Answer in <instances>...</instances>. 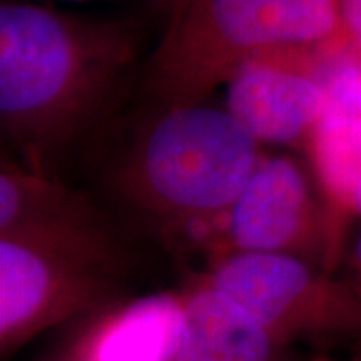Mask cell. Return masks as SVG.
I'll return each mask as SVG.
<instances>
[{"instance_id":"7a4b0ae2","label":"cell","mask_w":361,"mask_h":361,"mask_svg":"<svg viewBox=\"0 0 361 361\" xmlns=\"http://www.w3.org/2000/svg\"><path fill=\"white\" fill-rule=\"evenodd\" d=\"M261 159L259 144L224 107H156L112 184L173 236L209 247L228 229L229 209Z\"/></svg>"},{"instance_id":"277c9868","label":"cell","mask_w":361,"mask_h":361,"mask_svg":"<svg viewBox=\"0 0 361 361\" xmlns=\"http://www.w3.org/2000/svg\"><path fill=\"white\" fill-rule=\"evenodd\" d=\"M128 251L111 223L0 233V350L119 303Z\"/></svg>"},{"instance_id":"8fae6325","label":"cell","mask_w":361,"mask_h":361,"mask_svg":"<svg viewBox=\"0 0 361 361\" xmlns=\"http://www.w3.org/2000/svg\"><path fill=\"white\" fill-rule=\"evenodd\" d=\"M341 12L346 34L361 52V0H343Z\"/></svg>"},{"instance_id":"8992f818","label":"cell","mask_w":361,"mask_h":361,"mask_svg":"<svg viewBox=\"0 0 361 361\" xmlns=\"http://www.w3.org/2000/svg\"><path fill=\"white\" fill-rule=\"evenodd\" d=\"M231 252L288 255L333 269L326 209L295 159L259 161L228 213L224 256Z\"/></svg>"},{"instance_id":"7c38bea8","label":"cell","mask_w":361,"mask_h":361,"mask_svg":"<svg viewBox=\"0 0 361 361\" xmlns=\"http://www.w3.org/2000/svg\"><path fill=\"white\" fill-rule=\"evenodd\" d=\"M345 279L351 288H356L361 284V233L358 239H356L353 251H351L350 263H348V276Z\"/></svg>"},{"instance_id":"4fadbf2b","label":"cell","mask_w":361,"mask_h":361,"mask_svg":"<svg viewBox=\"0 0 361 361\" xmlns=\"http://www.w3.org/2000/svg\"><path fill=\"white\" fill-rule=\"evenodd\" d=\"M353 291L356 293V296H358V298H360V300H361V284H360V286H356V288H353Z\"/></svg>"},{"instance_id":"5b68a950","label":"cell","mask_w":361,"mask_h":361,"mask_svg":"<svg viewBox=\"0 0 361 361\" xmlns=\"http://www.w3.org/2000/svg\"><path fill=\"white\" fill-rule=\"evenodd\" d=\"M241 305L279 346L361 338V300L346 279L308 261L271 252H231L204 274Z\"/></svg>"},{"instance_id":"52a82bcc","label":"cell","mask_w":361,"mask_h":361,"mask_svg":"<svg viewBox=\"0 0 361 361\" xmlns=\"http://www.w3.org/2000/svg\"><path fill=\"white\" fill-rule=\"evenodd\" d=\"M319 78L324 102L305 147L326 209L335 268L346 223L361 216V52L340 54Z\"/></svg>"},{"instance_id":"30bf717a","label":"cell","mask_w":361,"mask_h":361,"mask_svg":"<svg viewBox=\"0 0 361 361\" xmlns=\"http://www.w3.org/2000/svg\"><path fill=\"white\" fill-rule=\"evenodd\" d=\"M183 298L184 328L174 361H278L281 346L204 276Z\"/></svg>"},{"instance_id":"9c48e42d","label":"cell","mask_w":361,"mask_h":361,"mask_svg":"<svg viewBox=\"0 0 361 361\" xmlns=\"http://www.w3.org/2000/svg\"><path fill=\"white\" fill-rule=\"evenodd\" d=\"M74 341L71 361H174L184 328L183 293H152L119 301Z\"/></svg>"},{"instance_id":"3957f363","label":"cell","mask_w":361,"mask_h":361,"mask_svg":"<svg viewBox=\"0 0 361 361\" xmlns=\"http://www.w3.org/2000/svg\"><path fill=\"white\" fill-rule=\"evenodd\" d=\"M343 0H174L144 69L156 107L204 102L247 62L273 56L326 57L355 47Z\"/></svg>"},{"instance_id":"9a60e30c","label":"cell","mask_w":361,"mask_h":361,"mask_svg":"<svg viewBox=\"0 0 361 361\" xmlns=\"http://www.w3.org/2000/svg\"><path fill=\"white\" fill-rule=\"evenodd\" d=\"M356 361H361V358H360V360H356Z\"/></svg>"},{"instance_id":"ba28073f","label":"cell","mask_w":361,"mask_h":361,"mask_svg":"<svg viewBox=\"0 0 361 361\" xmlns=\"http://www.w3.org/2000/svg\"><path fill=\"white\" fill-rule=\"evenodd\" d=\"M323 62L301 56L247 62L224 84V109L258 144H306L324 102Z\"/></svg>"},{"instance_id":"6da1fadb","label":"cell","mask_w":361,"mask_h":361,"mask_svg":"<svg viewBox=\"0 0 361 361\" xmlns=\"http://www.w3.org/2000/svg\"><path fill=\"white\" fill-rule=\"evenodd\" d=\"M139 35L34 4L0 7V124L20 164L57 176L101 133L133 79Z\"/></svg>"},{"instance_id":"5bb4252c","label":"cell","mask_w":361,"mask_h":361,"mask_svg":"<svg viewBox=\"0 0 361 361\" xmlns=\"http://www.w3.org/2000/svg\"><path fill=\"white\" fill-rule=\"evenodd\" d=\"M313 361H333V360H329V358H316Z\"/></svg>"}]
</instances>
